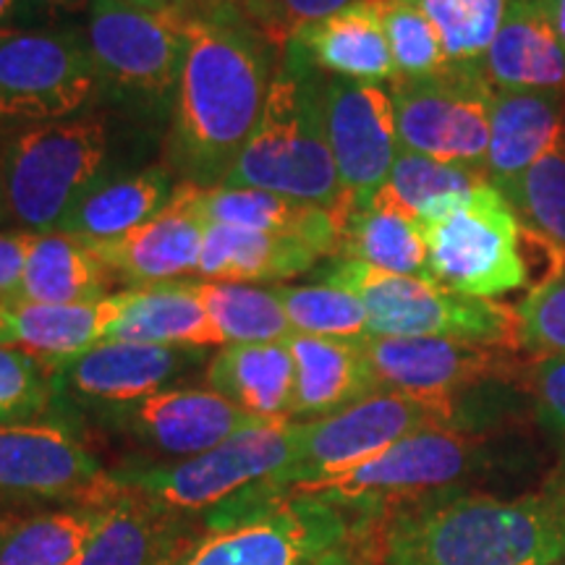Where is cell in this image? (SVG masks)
Masks as SVG:
<instances>
[{
	"instance_id": "obj_1",
	"label": "cell",
	"mask_w": 565,
	"mask_h": 565,
	"mask_svg": "<svg viewBox=\"0 0 565 565\" xmlns=\"http://www.w3.org/2000/svg\"><path fill=\"white\" fill-rule=\"evenodd\" d=\"M168 162L181 183L223 186L249 145L273 82L267 38L233 13H189Z\"/></svg>"
},
{
	"instance_id": "obj_2",
	"label": "cell",
	"mask_w": 565,
	"mask_h": 565,
	"mask_svg": "<svg viewBox=\"0 0 565 565\" xmlns=\"http://www.w3.org/2000/svg\"><path fill=\"white\" fill-rule=\"evenodd\" d=\"M380 565H557L565 471L515 498L450 490L385 515Z\"/></svg>"
},
{
	"instance_id": "obj_3",
	"label": "cell",
	"mask_w": 565,
	"mask_h": 565,
	"mask_svg": "<svg viewBox=\"0 0 565 565\" xmlns=\"http://www.w3.org/2000/svg\"><path fill=\"white\" fill-rule=\"evenodd\" d=\"M223 186L265 189L317 207L338 210L349 221L353 217L343 202L328 141L322 79L294 42H288L275 63L257 129Z\"/></svg>"
},
{
	"instance_id": "obj_4",
	"label": "cell",
	"mask_w": 565,
	"mask_h": 565,
	"mask_svg": "<svg viewBox=\"0 0 565 565\" xmlns=\"http://www.w3.org/2000/svg\"><path fill=\"white\" fill-rule=\"evenodd\" d=\"M294 456L296 422H265L242 429L207 454L181 461H137L108 471L105 490L204 519L265 482L273 494L286 498L278 479L291 469Z\"/></svg>"
},
{
	"instance_id": "obj_5",
	"label": "cell",
	"mask_w": 565,
	"mask_h": 565,
	"mask_svg": "<svg viewBox=\"0 0 565 565\" xmlns=\"http://www.w3.org/2000/svg\"><path fill=\"white\" fill-rule=\"evenodd\" d=\"M487 463L490 450L475 429L427 427L393 443L370 461L296 487L288 494L322 500L356 519L377 521L401 505L458 490Z\"/></svg>"
},
{
	"instance_id": "obj_6",
	"label": "cell",
	"mask_w": 565,
	"mask_h": 565,
	"mask_svg": "<svg viewBox=\"0 0 565 565\" xmlns=\"http://www.w3.org/2000/svg\"><path fill=\"white\" fill-rule=\"evenodd\" d=\"M108 154V121L95 113L21 131L0 160L6 212L21 231H61L68 212L105 181Z\"/></svg>"
},
{
	"instance_id": "obj_7",
	"label": "cell",
	"mask_w": 565,
	"mask_h": 565,
	"mask_svg": "<svg viewBox=\"0 0 565 565\" xmlns=\"http://www.w3.org/2000/svg\"><path fill=\"white\" fill-rule=\"evenodd\" d=\"M324 282L364 301L372 335L448 338V341L521 351V315L511 303L477 299L427 278L395 275L353 259H335Z\"/></svg>"
},
{
	"instance_id": "obj_8",
	"label": "cell",
	"mask_w": 565,
	"mask_h": 565,
	"mask_svg": "<svg viewBox=\"0 0 565 565\" xmlns=\"http://www.w3.org/2000/svg\"><path fill=\"white\" fill-rule=\"evenodd\" d=\"M427 280L477 299L529 286L524 225L494 183L454 196L419 217Z\"/></svg>"
},
{
	"instance_id": "obj_9",
	"label": "cell",
	"mask_w": 565,
	"mask_h": 565,
	"mask_svg": "<svg viewBox=\"0 0 565 565\" xmlns=\"http://www.w3.org/2000/svg\"><path fill=\"white\" fill-rule=\"evenodd\" d=\"M427 427L466 429L454 404L395 391H380L322 419L296 422V456L278 490L288 498L296 487L341 475Z\"/></svg>"
},
{
	"instance_id": "obj_10",
	"label": "cell",
	"mask_w": 565,
	"mask_h": 565,
	"mask_svg": "<svg viewBox=\"0 0 565 565\" xmlns=\"http://www.w3.org/2000/svg\"><path fill=\"white\" fill-rule=\"evenodd\" d=\"M100 87L84 32L0 30V124L42 126L79 116Z\"/></svg>"
},
{
	"instance_id": "obj_11",
	"label": "cell",
	"mask_w": 565,
	"mask_h": 565,
	"mask_svg": "<svg viewBox=\"0 0 565 565\" xmlns=\"http://www.w3.org/2000/svg\"><path fill=\"white\" fill-rule=\"evenodd\" d=\"M387 89L401 150L487 171L494 89L482 71L448 66L416 79L395 76Z\"/></svg>"
},
{
	"instance_id": "obj_12",
	"label": "cell",
	"mask_w": 565,
	"mask_h": 565,
	"mask_svg": "<svg viewBox=\"0 0 565 565\" xmlns=\"http://www.w3.org/2000/svg\"><path fill=\"white\" fill-rule=\"evenodd\" d=\"M362 521L322 500L288 494L265 511L204 529L171 565H312Z\"/></svg>"
},
{
	"instance_id": "obj_13",
	"label": "cell",
	"mask_w": 565,
	"mask_h": 565,
	"mask_svg": "<svg viewBox=\"0 0 565 565\" xmlns=\"http://www.w3.org/2000/svg\"><path fill=\"white\" fill-rule=\"evenodd\" d=\"M359 343L383 391L454 404L461 412L463 427L469 395L524 380L526 364L513 356L515 351L494 345L372 333L359 338Z\"/></svg>"
},
{
	"instance_id": "obj_14",
	"label": "cell",
	"mask_w": 565,
	"mask_h": 565,
	"mask_svg": "<svg viewBox=\"0 0 565 565\" xmlns=\"http://www.w3.org/2000/svg\"><path fill=\"white\" fill-rule=\"evenodd\" d=\"M84 40L100 82L154 100L179 87L189 13H150L126 0H89Z\"/></svg>"
},
{
	"instance_id": "obj_15",
	"label": "cell",
	"mask_w": 565,
	"mask_h": 565,
	"mask_svg": "<svg viewBox=\"0 0 565 565\" xmlns=\"http://www.w3.org/2000/svg\"><path fill=\"white\" fill-rule=\"evenodd\" d=\"M92 412L105 429L152 456L150 461H181L207 454L242 429L265 424L233 406L212 387L189 385Z\"/></svg>"
},
{
	"instance_id": "obj_16",
	"label": "cell",
	"mask_w": 565,
	"mask_h": 565,
	"mask_svg": "<svg viewBox=\"0 0 565 565\" xmlns=\"http://www.w3.org/2000/svg\"><path fill=\"white\" fill-rule=\"evenodd\" d=\"M322 108L343 202L356 215L385 186L401 150L391 89L324 76Z\"/></svg>"
},
{
	"instance_id": "obj_17",
	"label": "cell",
	"mask_w": 565,
	"mask_h": 565,
	"mask_svg": "<svg viewBox=\"0 0 565 565\" xmlns=\"http://www.w3.org/2000/svg\"><path fill=\"white\" fill-rule=\"evenodd\" d=\"M105 479L97 456L58 422L0 427V498L82 503L108 498Z\"/></svg>"
},
{
	"instance_id": "obj_18",
	"label": "cell",
	"mask_w": 565,
	"mask_h": 565,
	"mask_svg": "<svg viewBox=\"0 0 565 565\" xmlns=\"http://www.w3.org/2000/svg\"><path fill=\"white\" fill-rule=\"evenodd\" d=\"M210 349L105 341L55 366L58 393L87 408L131 404L179 387L207 366Z\"/></svg>"
},
{
	"instance_id": "obj_19",
	"label": "cell",
	"mask_w": 565,
	"mask_h": 565,
	"mask_svg": "<svg viewBox=\"0 0 565 565\" xmlns=\"http://www.w3.org/2000/svg\"><path fill=\"white\" fill-rule=\"evenodd\" d=\"M202 186L179 183L158 215L108 244H92L118 280L129 286L179 280L200 270L210 221L202 210Z\"/></svg>"
},
{
	"instance_id": "obj_20",
	"label": "cell",
	"mask_w": 565,
	"mask_h": 565,
	"mask_svg": "<svg viewBox=\"0 0 565 565\" xmlns=\"http://www.w3.org/2000/svg\"><path fill=\"white\" fill-rule=\"evenodd\" d=\"M482 74L492 89L565 92V47L550 0H511Z\"/></svg>"
},
{
	"instance_id": "obj_21",
	"label": "cell",
	"mask_w": 565,
	"mask_h": 565,
	"mask_svg": "<svg viewBox=\"0 0 565 565\" xmlns=\"http://www.w3.org/2000/svg\"><path fill=\"white\" fill-rule=\"evenodd\" d=\"M288 42H294L317 71L335 79L391 84L395 76L383 19L372 0H356L330 17L303 24Z\"/></svg>"
},
{
	"instance_id": "obj_22",
	"label": "cell",
	"mask_w": 565,
	"mask_h": 565,
	"mask_svg": "<svg viewBox=\"0 0 565 565\" xmlns=\"http://www.w3.org/2000/svg\"><path fill=\"white\" fill-rule=\"evenodd\" d=\"M200 521L118 492L110 519L74 565H171L204 534Z\"/></svg>"
},
{
	"instance_id": "obj_23",
	"label": "cell",
	"mask_w": 565,
	"mask_h": 565,
	"mask_svg": "<svg viewBox=\"0 0 565 565\" xmlns=\"http://www.w3.org/2000/svg\"><path fill=\"white\" fill-rule=\"evenodd\" d=\"M288 345L296 364L294 422L322 419L383 391L359 338L343 341L294 333Z\"/></svg>"
},
{
	"instance_id": "obj_24",
	"label": "cell",
	"mask_w": 565,
	"mask_h": 565,
	"mask_svg": "<svg viewBox=\"0 0 565 565\" xmlns=\"http://www.w3.org/2000/svg\"><path fill=\"white\" fill-rule=\"evenodd\" d=\"M204 380L254 419L294 422L296 364L288 341L221 345L204 366Z\"/></svg>"
},
{
	"instance_id": "obj_25",
	"label": "cell",
	"mask_w": 565,
	"mask_h": 565,
	"mask_svg": "<svg viewBox=\"0 0 565 565\" xmlns=\"http://www.w3.org/2000/svg\"><path fill=\"white\" fill-rule=\"evenodd\" d=\"M565 116V92L494 89L487 175L498 189L555 150Z\"/></svg>"
},
{
	"instance_id": "obj_26",
	"label": "cell",
	"mask_w": 565,
	"mask_h": 565,
	"mask_svg": "<svg viewBox=\"0 0 565 565\" xmlns=\"http://www.w3.org/2000/svg\"><path fill=\"white\" fill-rule=\"evenodd\" d=\"M330 257L320 244L270 231L210 223L196 275L225 282H282Z\"/></svg>"
},
{
	"instance_id": "obj_27",
	"label": "cell",
	"mask_w": 565,
	"mask_h": 565,
	"mask_svg": "<svg viewBox=\"0 0 565 565\" xmlns=\"http://www.w3.org/2000/svg\"><path fill=\"white\" fill-rule=\"evenodd\" d=\"M116 322L108 341L189 345V349H215L223 345L212 320L194 288V278H179L152 286L118 291Z\"/></svg>"
},
{
	"instance_id": "obj_28",
	"label": "cell",
	"mask_w": 565,
	"mask_h": 565,
	"mask_svg": "<svg viewBox=\"0 0 565 565\" xmlns=\"http://www.w3.org/2000/svg\"><path fill=\"white\" fill-rule=\"evenodd\" d=\"M116 280L100 252L74 233H30L19 301L92 303L108 299Z\"/></svg>"
},
{
	"instance_id": "obj_29",
	"label": "cell",
	"mask_w": 565,
	"mask_h": 565,
	"mask_svg": "<svg viewBox=\"0 0 565 565\" xmlns=\"http://www.w3.org/2000/svg\"><path fill=\"white\" fill-rule=\"evenodd\" d=\"M200 202L210 223L309 238L328 249L330 257H338L345 225H349L343 212L317 207V204L265 192V189H202Z\"/></svg>"
},
{
	"instance_id": "obj_30",
	"label": "cell",
	"mask_w": 565,
	"mask_h": 565,
	"mask_svg": "<svg viewBox=\"0 0 565 565\" xmlns=\"http://www.w3.org/2000/svg\"><path fill=\"white\" fill-rule=\"evenodd\" d=\"M179 183L168 166H150L105 179L68 212L61 231L95 246L116 242L158 215L171 202Z\"/></svg>"
},
{
	"instance_id": "obj_31",
	"label": "cell",
	"mask_w": 565,
	"mask_h": 565,
	"mask_svg": "<svg viewBox=\"0 0 565 565\" xmlns=\"http://www.w3.org/2000/svg\"><path fill=\"white\" fill-rule=\"evenodd\" d=\"M118 309V294L92 303H6L17 345H24L53 366L108 341Z\"/></svg>"
},
{
	"instance_id": "obj_32",
	"label": "cell",
	"mask_w": 565,
	"mask_h": 565,
	"mask_svg": "<svg viewBox=\"0 0 565 565\" xmlns=\"http://www.w3.org/2000/svg\"><path fill=\"white\" fill-rule=\"evenodd\" d=\"M116 494L66 503L6 529L0 565H74L110 519Z\"/></svg>"
},
{
	"instance_id": "obj_33",
	"label": "cell",
	"mask_w": 565,
	"mask_h": 565,
	"mask_svg": "<svg viewBox=\"0 0 565 565\" xmlns=\"http://www.w3.org/2000/svg\"><path fill=\"white\" fill-rule=\"evenodd\" d=\"M335 259H353L395 275L427 278V242L416 217L387 200L383 192L345 225Z\"/></svg>"
},
{
	"instance_id": "obj_34",
	"label": "cell",
	"mask_w": 565,
	"mask_h": 565,
	"mask_svg": "<svg viewBox=\"0 0 565 565\" xmlns=\"http://www.w3.org/2000/svg\"><path fill=\"white\" fill-rule=\"evenodd\" d=\"M194 288L223 345L288 341L294 335L273 286L200 278Z\"/></svg>"
},
{
	"instance_id": "obj_35",
	"label": "cell",
	"mask_w": 565,
	"mask_h": 565,
	"mask_svg": "<svg viewBox=\"0 0 565 565\" xmlns=\"http://www.w3.org/2000/svg\"><path fill=\"white\" fill-rule=\"evenodd\" d=\"M484 183H490V175H487L484 168L454 166V162H440L419 152L398 150L393 171L380 192L395 207H401L419 221L422 215H427L437 204L475 192Z\"/></svg>"
},
{
	"instance_id": "obj_36",
	"label": "cell",
	"mask_w": 565,
	"mask_h": 565,
	"mask_svg": "<svg viewBox=\"0 0 565 565\" xmlns=\"http://www.w3.org/2000/svg\"><path fill=\"white\" fill-rule=\"evenodd\" d=\"M440 34L448 66L482 71L511 0H412Z\"/></svg>"
},
{
	"instance_id": "obj_37",
	"label": "cell",
	"mask_w": 565,
	"mask_h": 565,
	"mask_svg": "<svg viewBox=\"0 0 565 565\" xmlns=\"http://www.w3.org/2000/svg\"><path fill=\"white\" fill-rule=\"evenodd\" d=\"M273 291L286 309L294 333L317 338L356 341L370 333L364 301L345 288L317 282V286H286L275 282Z\"/></svg>"
},
{
	"instance_id": "obj_38",
	"label": "cell",
	"mask_w": 565,
	"mask_h": 565,
	"mask_svg": "<svg viewBox=\"0 0 565 565\" xmlns=\"http://www.w3.org/2000/svg\"><path fill=\"white\" fill-rule=\"evenodd\" d=\"M58 395L51 362L24 345H0V427L47 422Z\"/></svg>"
},
{
	"instance_id": "obj_39",
	"label": "cell",
	"mask_w": 565,
	"mask_h": 565,
	"mask_svg": "<svg viewBox=\"0 0 565 565\" xmlns=\"http://www.w3.org/2000/svg\"><path fill=\"white\" fill-rule=\"evenodd\" d=\"M519 221L565 249V150L542 154L519 179L500 189Z\"/></svg>"
},
{
	"instance_id": "obj_40",
	"label": "cell",
	"mask_w": 565,
	"mask_h": 565,
	"mask_svg": "<svg viewBox=\"0 0 565 565\" xmlns=\"http://www.w3.org/2000/svg\"><path fill=\"white\" fill-rule=\"evenodd\" d=\"M372 3L377 6L380 19H383L395 76L416 79V76H429L448 68L440 34L412 0H372Z\"/></svg>"
},
{
	"instance_id": "obj_41",
	"label": "cell",
	"mask_w": 565,
	"mask_h": 565,
	"mask_svg": "<svg viewBox=\"0 0 565 565\" xmlns=\"http://www.w3.org/2000/svg\"><path fill=\"white\" fill-rule=\"evenodd\" d=\"M521 338L534 356H565V273L521 301Z\"/></svg>"
},
{
	"instance_id": "obj_42",
	"label": "cell",
	"mask_w": 565,
	"mask_h": 565,
	"mask_svg": "<svg viewBox=\"0 0 565 565\" xmlns=\"http://www.w3.org/2000/svg\"><path fill=\"white\" fill-rule=\"evenodd\" d=\"M524 387L536 419L565 454V356H534L526 362Z\"/></svg>"
},
{
	"instance_id": "obj_43",
	"label": "cell",
	"mask_w": 565,
	"mask_h": 565,
	"mask_svg": "<svg viewBox=\"0 0 565 565\" xmlns=\"http://www.w3.org/2000/svg\"><path fill=\"white\" fill-rule=\"evenodd\" d=\"M356 0H246L249 17L259 21V32L267 40H288L303 24H312L317 19L330 17V13L345 9Z\"/></svg>"
},
{
	"instance_id": "obj_44",
	"label": "cell",
	"mask_w": 565,
	"mask_h": 565,
	"mask_svg": "<svg viewBox=\"0 0 565 565\" xmlns=\"http://www.w3.org/2000/svg\"><path fill=\"white\" fill-rule=\"evenodd\" d=\"M30 231H0V303L19 301Z\"/></svg>"
},
{
	"instance_id": "obj_45",
	"label": "cell",
	"mask_w": 565,
	"mask_h": 565,
	"mask_svg": "<svg viewBox=\"0 0 565 565\" xmlns=\"http://www.w3.org/2000/svg\"><path fill=\"white\" fill-rule=\"evenodd\" d=\"M312 565H380V540L372 532V521L364 519L349 540Z\"/></svg>"
},
{
	"instance_id": "obj_46",
	"label": "cell",
	"mask_w": 565,
	"mask_h": 565,
	"mask_svg": "<svg viewBox=\"0 0 565 565\" xmlns=\"http://www.w3.org/2000/svg\"><path fill=\"white\" fill-rule=\"evenodd\" d=\"M87 6L89 0H19L13 26H38L40 21L61 17V13L87 11Z\"/></svg>"
},
{
	"instance_id": "obj_47",
	"label": "cell",
	"mask_w": 565,
	"mask_h": 565,
	"mask_svg": "<svg viewBox=\"0 0 565 565\" xmlns=\"http://www.w3.org/2000/svg\"><path fill=\"white\" fill-rule=\"evenodd\" d=\"M126 3L150 13H189V0H126Z\"/></svg>"
},
{
	"instance_id": "obj_48",
	"label": "cell",
	"mask_w": 565,
	"mask_h": 565,
	"mask_svg": "<svg viewBox=\"0 0 565 565\" xmlns=\"http://www.w3.org/2000/svg\"><path fill=\"white\" fill-rule=\"evenodd\" d=\"M550 9H553L555 32H557V38H561L563 47H565V0H550Z\"/></svg>"
},
{
	"instance_id": "obj_49",
	"label": "cell",
	"mask_w": 565,
	"mask_h": 565,
	"mask_svg": "<svg viewBox=\"0 0 565 565\" xmlns=\"http://www.w3.org/2000/svg\"><path fill=\"white\" fill-rule=\"evenodd\" d=\"M0 345H17V338H13L9 312H6V303H0Z\"/></svg>"
},
{
	"instance_id": "obj_50",
	"label": "cell",
	"mask_w": 565,
	"mask_h": 565,
	"mask_svg": "<svg viewBox=\"0 0 565 565\" xmlns=\"http://www.w3.org/2000/svg\"><path fill=\"white\" fill-rule=\"evenodd\" d=\"M17 6H19V0H0V30L13 26V19H17Z\"/></svg>"
},
{
	"instance_id": "obj_51",
	"label": "cell",
	"mask_w": 565,
	"mask_h": 565,
	"mask_svg": "<svg viewBox=\"0 0 565 565\" xmlns=\"http://www.w3.org/2000/svg\"><path fill=\"white\" fill-rule=\"evenodd\" d=\"M557 141H561V147H563V150H565V116H563V129H561V139H557Z\"/></svg>"
},
{
	"instance_id": "obj_52",
	"label": "cell",
	"mask_w": 565,
	"mask_h": 565,
	"mask_svg": "<svg viewBox=\"0 0 565 565\" xmlns=\"http://www.w3.org/2000/svg\"><path fill=\"white\" fill-rule=\"evenodd\" d=\"M6 215V204H3V189H0V217Z\"/></svg>"
},
{
	"instance_id": "obj_53",
	"label": "cell",
	"mask_w": 565,
	"mask_h": 565,
	"mask_svg": "<svg viewBox=\"0 0 565 565\" xmlns=\"http://www.w3.org/2000/svg\"><path fill=\"white\" fill-rule=\"evenodd\" d=\"M6 529H9V524H6L3 519H0V540H3V534H6Z\"/></svg>"
},
{
	"instance_id": "obj_54",
	"label": "cell",
	"mask_w": 565,
	"mask_h": 565,
	"mask_svg": "<svg viewBox=\"0 0 565 565\" xmlns=\"http://www.w3.org/2000/svg\"><path fill=\"white\" fill-rule=\"evenodd\" d=\"M557 565H565V561H563V563H557Z\"/></svg>"
}]
</instances>
